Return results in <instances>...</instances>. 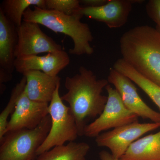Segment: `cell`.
I'll use <instances>...</instances> for the list:
<instances>
[{
	"mask_svg": "<svg viewBox=\"0 0 160 160\" xmlns=\"http://www.w3.org/2000/svg\"><path fill=\"white\" fill-rule=\"evenodd\" d=\"M108 84V80L98 79L92 71L83 66H80L76 74L66 78L65 86L67 92L61 99L69 104L79 136H83L88 121L98 117L104 110L108 97L102 93Z\"/></svg>",
	"mask_w": 160,
	"mask_h": 160,
	"instance_id": "1",
	"label": "cell"
},
{
	"mask_svg": "<svg viewBox=\"0 0 160 160\" xmlns=\"http://www.w3.org/2000/svg\"><path fill=\"white\" fill-rule=\"evenodd\" d=\"M123 59L139 73L160 86V33L149 26H136L120 40Z\"/></svg>",
	"mask_w": 160,
	"mask_h": 160,
	"instance_id": "2",
	"label": "cell"
},
{
	"mask_svg": "<svg viewBox=\"0 0 160 160\" xmlns=\"http://www.w3.org/2000/svg\"><path fill=\"white\" fill-rule=\"evenodd\" d=\"M82 16L74 14L68 15L48 9L34 6L28 8L23 15V21L42 25L54 32L62 33L71 38L73 47L69 50L70 54L90 55L94 52L90 42L93 39L89 25L81 21Z\"/></svg>",
	"mask_w": 160,
	"mask_h": 160,
	"instance_id": "3",
	"label": "cell"
},
{
	"mask_svg": "<svg viewBox=\"0 0 160 160\" xmlns=\"http://www.w3.org/2000/svg\"><path fill=\"white\" fill-rule=\"evenodd\" d=\"M51 126V117L48 115L34 129L6 132L0 141V160H34Z\"/></svg>",
	"mask_w": 160,
	"mask_h": 160,
	"instance_id": "4",
	"label": "cell"
},
{
	"mask_svg": "<svg viewBox=\"0 0 160 160\" xmlns=\"http://www.w3.org/2000/svg\"><path fill=\"white\" fill-rule=\"evenodd\" d=\"M60 86L57 88L49 104L51 128L46 139L37 151V157L55 146L65 145L66 142H73L79 136L74 117L69 106L64 104L60 97Z\"/></svg>",
	"mask_w": 160,
	"mask_h": 160,
	"instance_id": "5",
	"label": "cell"
},
{
	"mask_svg": "<svg viewBox=\"0 0 160 160\" xmlns=\"http://www.w3.org/2000/svg\"><path fill=\"white\" fill-rule=\"evenodd\" d=\"M105 89L107 103L99 116L85 127L83 135L87 137L96 138L103 131L138 122V117L126 108L116 89L110 84Z\"/></svg>",
	"mask_w": 160,
	"mask_h": 160,
	"instance_id": "6",
	"label": "cell"
},
{
	"mask_svg": "<svg viewBox=\"0 0 160 160\" xmlns=\"http://www.w3.org/2000/svg\"><path fill=\"white\" fill-rule=\"evenodd\" d=\"M160 127V123L137 122L101 133L95 138V142L98 146L108 148L114 157L120 159L141 137Z\"/></svg>",
	"mask_w": 160,
	"mask_h": 160,
	"instance_id": "7",
	"label": "cell"
},
{
	"mask_svg": "<svg viewBox=\"0 0 160 160\" xmlns=\"http://www.w3.org/2000/svg\"><path fill=\"white\" fill-rule=\"evenodd\" d=\"M17 32L16 58L63 50L61 45L42 31L37 23L23 21L21 26L17 27Z\"/></svg>",
	"mask_w": 160,
	"mask_h": 160,
	"instance_id": "8",
	"label": "cell"
},
{
	"mask_svg": "<svg viewBox=\"0 0 160 160\" xmlns=\"http://www.w3.org/2000/svg\"><path fill=\"white\" fill-rule=\"evenodd\" d=\"M107 80L109 84L113 85L117 90L127 109L138 117L160 123V113L152 109L143 101L134 83L129 78L112 68Z\"/></svg>",
	"mask_w": 160,
	"mask_h": 160,
	"instance_id": "9",
	"label": "cell"
},
{
	"mask_svg": "<svg viewBox=\"0 0 160 160\" xmlns=\"http://www.w3.org/2000/svg\"><path fill=\"white\" fill-rule=\"evenodd\" d=\"M142 1L108 0L102 6L97 7L81 6L74 14H80L89 18L102 22L111 29L118 28L125 25L135 2L142 3Z\"/></svg>",
	"mask_w": 160,
	"mask_h": 160,
	"instance_id": "10",
	"label": "cell"
},
{
	"mask_svg": "<svg viewBox=\"0 0 160 160\" xmlns=\"http://www.w3.org/2000/svg\"><path fill=\"white\" fill-rule=\"evenodd\" d=\"M49 103L32 101L23 91L11 118L8 121L6 132L22 129L36 128L49 114Z\"/></svg>",
	"mask_w": 160,
	"mask_h": 160,
	"instance_id": "11",
	"label": "cell"
},
{
	"mask_svg": "<svg viewBox=\"0 0 160 160\" xmlns=\"http://www.w3.org/2000/svg\"><path fill=\"white\" fill-rule=\"evenodd\" d=\"M17 27L0 8V84L11 81L15 69Z\"/></svg>",
	"mask_w": 160,
	"mask_h": 160,
	"instance_id": "12",
	"label": "cell"
},
{
	"mask_svg": "<svg viewBox=\"0 0 160 160\" xmlns=\"http://www.w3.org/2000/svg\"><path fill=\"white\" fill-rule=\"evenodd\" d=\"M70 58L64 50L50 52L43 56H29L16 58L15 69L23 74L29 70H39L51 76H57L70 63Z\"/></svg>",
	"mask_w": 160,
	"mask_h": 160,
	"instance_id": "13",
	"label": "cell"
},
{
	"mask_svg": "<svg viewBox=\"0 0 160 160\" xmlns=\"http://www.w3.org/2000/svg\"><path fill=\"white\" fill-rule=\"evenodd\" d=\"M23 75L26 79L25 91L30 99L39 102L50 103L61 78L51 76L39 70H29Z\"/></svg>",
	"mask_w": 160,
	"mask_h": 160,
	"instance_id": "14",
	"label": "cell"
},
{
	"mask_svg": "<svg viewBox=\"0 0 160 160\" xmlns=\"http://www.w3.org/2000/svg\"><path fill=\"white\" fill-rule=\"evenodd\" d=\"M120 160H160V131L136 141Z\"/></svg>",
	"mask_w": 160,
	"mask_h": 160,
	"instance_id": "15",
	"label": "cell"
},
{
	"mask_svg": "<svg viewBox=\"0 0 160 160\" xmlns=\"http://www.w3.org/2000/svg\"><path fill=\"white\" fill-rule=\"evenodd\" d=\"M112 68L129 78L149 97L160 109V86L143 77L122 58L117 60Z\"/></svg>",
	"mask_w": 160,
	"mask_h": 160,
	"instance_id": "16",
	"label": "cell"
},
{
	"mask_svg": "<svg viewBox=\"0 0 160 160\" xmlns=\"http://www.w3.org/2000/svg\"><path fill=\"white\" fill-rule=\"evenodd\" d=\"M89 149L90 146L86 142H70L43 152L36 160H86Z\"/></svg>",
	"mask_w": 160,
	"mask_h": 160,
	"instance_id": "17",
	"label": "cell"
},
{
	"mask_svg": "<svg viewBox=\"0 0 160 160\" xmlns=\"http://www.w3.org/2000/svg\"><path fill=\"white\" fill-rule=\"evenodd\" d=\"M31 6L47 9L46 0H5L0 8L7 18L18 27L22 22L25 12Z\"/></svg>",
	"mask_w": 160,
	"mask_h": 160,
	"instance_id": "18",
	"label": "cell"
},
{
	"mask_svg": "<svg viewBox=\"0 0 160 160\" xmlns=\"http://www.w3.org/2000/svg\"><path fill=\"white\" fill-rule=\"evenodd\" d=\"M26 84V78L23 76L19 82L12 89L8 104L0 114V141L2 140L6 133L8 118L10 114H12V112H14L18 100L25 90Z\"/></svg>",
	"mask_w": 160,
	"mask_h": 160,
	"instance_id": "19",
	"label": "cell"
},
{
	"mask_svg": "<svg viewBox=\"0 0 160 160\" xmlns=\"http://www.w3.org/2000/svg\"><path fill=\"white\" fill-rule=\"evenodd\" d=\"M46 6L49 10L71 15L82 6L78 0H46Z\"/></svg>",
	"mask_w": 160,
	"mask_h": 160,
	"instance_id": "20",
	"label": "cell"
},
{
	"mask_svg": "<svg viewBox=\"0 0 160 160\" xmlns=\"http://www.w3.org/2000/svg\"><path fill=\"white\" fill-rule=\"evenodd\" d=\"M146 9L148 17L156 24V29L160 33V0H150Z\"/></svg>",
	"mask_w": 160,
	"mask_h": 160,
	"instance_id": "21",
	"label": "cell"
},
{
	"mask_svg": "<svg viewBox=\"0 0 160 160\" xmlns=\"http://www.w3.org/2000/svg\"><path fill=\"white\" fill-rule=\"evenodd\" d=\"M108 0H81L80 3L83 7H97L105 5Z\"/></svg>",
	"mask_w": 160,
	"mask_h": 160,
	"instance_id": "22",
	"label": "cell"
},
{
	"mask_svg": "<svg viewBox=\"0 0 160 160\" xmlns=\"http://www.w3.org/2000/svg\"><path fill=\"white\" fill-rule=\"evenodd\" d=\"M99 156L101 160H120V159L114 157L111 153L105 150L100 152L99 153Z\"/></svg>",
	"mask_w": 160,
	"mask_h": 160,
	"instance_id": "23",
	"label": "cell"
}]
</instances>
